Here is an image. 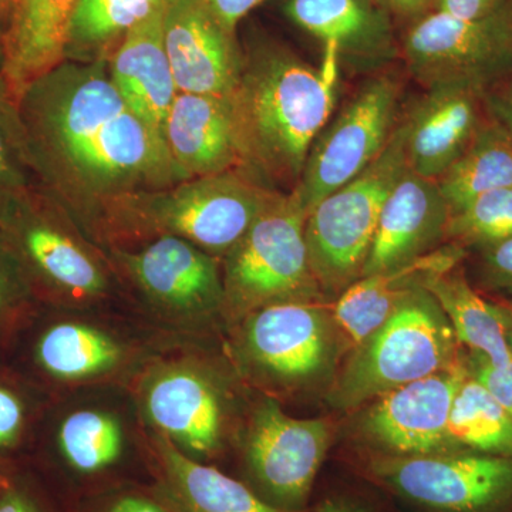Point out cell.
Segmentation results:
<instances>
[{
	"label": "cell",
	"instance_id": "cell-25",
	"mask_svg": "<svg viewBox=\"0 0 512 512\" xmlns=\"http://www.w3.org/2000/svg\"><path fill=\"white\" fill-rule=\"evenodd\" d=\"M424 288L439 302L458 342L470 355L484 357L494 366L510 365L512 356L500 313L490 298L468 282L463 269L456 266L431 276Z\"/></svg>",
	"mask_w": 512,
	"mask_h": 512
},
{
	"label": "cell",
	"instance_id": "cell-36",
	"mask_svg": "<svg viewBox=\"0 0 512 512\" xmlns=\"http://www.w3.org/2000/svg\"><path fill=\"white\" fill-rule=\"evenodd\" d=\"M467 365L470 375L476 377L512 417V362L507 366H494L484 357L468 353Z\"/></svg>",
	"mask_w": 512,
	"mask_h": 512
},
{
	"label": "cell",
	"instance_id": "cell-23",
	"mask_svg": "<svg viewBox=\"0 0 512 512\" xmlns=\"http://www.w3.org/2000/svg\"><path fill=\"white\" fill-rule=\"evenodd\" d=\"M286 15L306 32L335 43L339 57L380 63L396 52L387 10L376 0H288Z\"/></svg>",
	"mask_w": 512,
	"mask_h": 512
},
{
	"label": "cell",
	"instance_id": "cell-46",
	"mask_svg": "<svg viewBox=\"0 0 512 512\" xmlns=\"http://www.w3.org/2000/svg\"><path fill=\"white\" fill-rule=\"evenodd\" d=\"M9 476L5 473H0V493H2L3 488L8 484Z\"/></svg>",
	"mask_w": 512,
	"mask_h": 512
},
{
	"label": "cell",
	"instance_id": "cell-16",
	"mask_svg": "<svg viewBox=\"0 0 512 512\" xmlns=\"http://www.w3.org/2000/svg\"><path fill=\"white\" fill-rule=\"evenodd\" d=\"M450 208L436 180L409 167L394 185L377 224L363 276L399 268L446 241Z\"/></svg>",
	"mask_w": 512,
	"mask_h": 512
},
{
	"label": "cell",
	"instance_id": "cell-42",
	"mask_svg": "<svg viewBox=\"0 0 512 512\" xmlns=\"http://www.w3.org/2000/svg\"><path fill=\"white\" fill-rule=\"evenodd\" d=\"M387 12L400 16H414L423 12L433 0H376Z\"/></svg>",
	"mask_w": 512,
	"mask_h": 512
},
{
	"label": "cell",
	"instance_id": "cell-34",
	"mask_svg": "<svg viewBox=\"0 0 512 512\" xmlns=\"http://www.w3.org/2000/svg\"><path fill=\"white\" fill-rule=\"evenodd\" d=\"M35 301L25 276L0 241V348L16 335Z\"/></svg>",
	"mask_w": 512,
	"mask_h": 512
},
{
	"label": "cell",
	"instance_id": "cell-45",
	"mask_svg": "<svg viewBox=\"0 0 512 512\" xmlns=\"http://www.w3.org/2000/svg\"><path fill=\"white\" fill-rule=\"evenodd\" d=\"M16 2H18V0H0V25H2V36Z\"/></svg>",
	"mask_w": 512,
	"mask_h": 512
},
{
	"label": "cell",
	"instance_id": "cell-4",
	"mask_svg": "<svg viewBox=\"0 0 512 512\" xmlns=\"http://www.w3.org/2000/svg\"><path fill=\"white\" fill-rule=\"evenodd\" d=\"M463 357L446 313L423 286L352 350L330 389L329 402L338 409H357L403 384L457 365Z\"/></svg>",
	"mask_w": 512,
	"mask_h": 512
},
{
	"label": "cell",
	"instance_id": "cell-18",
	"mask_svg": "<svg viewBox=\"0 0 512 512\" xmlns=\"http://www.w3.org/2000/svg\"><path fill=\"white\" fill-rule=\"evenodd\" d=\"M466 258L467 249L448 242L409 264L357 279L332 306L342 349L357 348L410 293L423 288L431 276L456 268Z\"/></svg>",
	"mask_w": 512,
	"mask_h": 512
},
{
	"label": "cell",
	"instance_id": "cell-7",
	"mask_svg": "<svg viewBox=\"0 0 512 512\" xmlns=\"http://www.w3.org/2000/svg\"><path fill=\"white\" fill-rule=\"evenodd\" d=\"M72 218L37 184L0 211V241L35 299H86L106 291V274L76 237Z\"/></svg>",
	"mask_w": 512,
	"mask_h": 512
},
{
	"label": "cell",
	"instance_id": "cell-43",
	"mask_svg": "<svg viewBox=\"0 0 512 512\" xmlns=\"http://www.w3.org/2000/svg\"><path fill=\"white\" fill-rule=\"evenodd\" d=\"M109 512H165L150 501L141 498H123Z\"/></svg>",
	"mask_w": 512,
	"mask_h": 512
},
{
	"label": "cell",
	"instance_id": "cell-31",
	"mask_svg": "<svg viewBox=\"0 0 512 512\" xmlns=\"http://www.w3.org/2000/svg\"><path fill=\"white\" fill-rule=\"evenodd\" d=\"M512 238V188L478 195L451 212L446 241L478 249Z\"/></svg>",
	"mask_w": 512,
	"mask_h": 512
},
{
	"label": "cell",
	"instance_id": "cell-29",
	"mask_svg": "<svg viewBox=\"0 0 512 512\" xmlns=\"http://www.w3.org/2000/svg\"><path fill=\"white\" fill-rule=\"evenodd\" d=\"M448 437L458 451L512 456V417L470 370L451 404Z\"/></svg>",
	"mask_w": 512,
	"mask_h": 512
},
{
	"label": "cell",
	"instance_id": "cell-41",
	"mask_svg": "<svg viewBox=\"0 0 512 512\" xmlns=\"http://www.w3.org/2000/svg\"><path fill=\"white\" fill-rule=\"evenodd\" d=\"M312 512H375L367 505L349 497H330L323 500Z\"/></svg>",
	"mask_w": 512,
	"mask_h": 512
},
{
	"label": "cell",
	"instance_id": "cell-30",
	"mask_svg": "<svg viewBox=\"0 0 512 512\" xmlns=\"http://www.w3.org/2000/svg\"><path fill=\"white\" fill-rule=\"evenodd\" d=\"M55 441L70 467L80 473H97L119 460L123 431L110 414L80 410L60 421Z\"/></svg>",
	"mask_w": 512,
	"mask_h": 512
},
{
	"label": "cell",
	"instance_id": "cell-8",
	"mask_svg": "<svg viewBox=\"0 0 512 512\" xmlns=\"http://www.w3.org/2000/svg\"><path fill=\"white\" fill-rule=\"evenodd\" d=\"M365 473L417 512H512V456L373 454Z\"/></svg>",
	"mask_w": 512,
	"mask_h": 512
},
{
	"label": "cell",
	"instance_id": "cell-47",
	"mask_svg": "<svg viewBox=\"0 0 512 512\" xmlns=\"http://www.w3.org/2000/svg\"><path fill=\"white\" fill-rule=\"evenodd\" d=\"M0 66H2V25H0Z\"/></svg>",
	"mask_w": 512,
	"mask_h": 512
},
{
	"label": "cell",
	"instance_id": "cell-33",
	"mask_svg": "<svg viewBox=\"0 0 512 512\" xmlns=\"http://www.w3.org/2000/svg\"><path fill=\"white\" fill-rule=\"evenodd\" d=\"M35 417V404L28 390L12 375L0 369V473L28 443Z\"/></svg>",
	"mask_w": 512,
	"mask_h": 512
},
{
	"label": "cell",
	"instance_id": "cell-22",
	"mask_svg": "<svg viewBox=\"0 0 512 512\" xmlns=\"http://www.w3.org/2000/svg\"><path fill=\"white\" fill-rule=\"evenodd\" d=\"M146 410L164 437L191 453H212L220 444V399L212 384L194 370L173 367L154 377Z\"/></svg>",
	"mask_w": 512,
	"mask_h": 512
},
{
	"label": "cell",
	"instance_id": "cell-1",
	"mask_svg": "<svg viewBox=\"0 0 512 512\" xmlns=\"http://www.w3.org/2000/svg\"><path fill=\"white\" fill-rule=\"evenodd\" d=\"M18 104L36 184L72 217L99 220L123 195L184 181L164 137L117 92L109 60H64Z\"/></svg>",
	"mask_w": 512,
	"mask_h": 512
},
{
	"label": "cell",
	"instance_id": "cell-28",
	"mask_svg": "<svg viewBox=\"0 0 512 512\" xmlns=\"http://www.w3.org/2000/svg\"><path fill=\"white\" fill-rule=\"evenodd\" d=\"M167 0H79L67 40L66 60H109L121 40Z\"/></svg>",
	"mask_w": 512,
	"mask_h": 512
},
{
	"label": "cell",
	"instance_id": "cell-37",
	"mask_svg": "<svg viewBox=\"0 0 512 512\" xmlns=\"http://www.w3.org/2000/svg\"><path fill=\"white\" fill-rule=\"evenodd\" d=\"M484 103L490 119L512 138V69L485 92Z\"/></svg>",
	"mask_w": 512,
	"mask_h": 512
},
{
	"label": "cell",
	"instance_id": "cell-6",
	"mask_svg": "<svg viewBox=\"0 0 512 512\" xmlns=\"http://www.w3.org/2000/svg\"><path fill=\"white\" fill-rule=\"evenodd\" d=\"M308 211L298 195L279 192L225 255V301L248 313L281 302L323 301L306 247Z\"/></svg>",
	"mask_w": 512,
	"mask_h": 512
},
{
	"label": "cell",
	"instance_id": "cell-12",
	"mask_svg": "<svg viewBox=\"0 0 512 512\" xmlns=\"http://www.w3.org/2000/svg\"><path fill=\"white\" fill-rule=\"evenodd\" d=\"M329 444L325 420L295 419L275 400L259 404L245 443V464L256 494L276 510L302 511Z\"/></svg>",
	"mask_w": 512,
	"mask_h": 512
},
{
	"label": "cell",
	"instance_id": "cell-11",
	"mask_svg": "<svg viewBox=\"0 0 512 512\" xmlns=\"http://www.w3.org/2000/svg\"><path fill=\"white\" fill-rule=\"evenodd\" d=\"M252 366L284 387L326 382L343 352L332 308L315 302H281L249 312L242 333Z\"/></svg>",
	"mask_w": 512,
	"mask_h": 512
},
{
	"label": "cell",
	"instance_id": "cell-27",
	"mask_svg": "<svg viewBox=\"0 0 512 512\" xmlns=\"http://www.w3.org/2000/svg\"><path fill=\"white\" fill-rule=\"evenodd\" d=\"M157 447L168 480L191 512H282L247 485L185 456L167 437Z\"/></svg>",
	"mask_w": 512,
	"mask_h": 512
},
{
	"label": "cell",
	"instance_id": "cell-21",
	"mask_svg": "<svg viewBox=\"0 0 512 512\" xmlns=\"http://www.w3.org/2000/svg\"><path fill=\"white\" fill-rule=\"evenodd\" d=\"M163 136L184 180L241 170L227 99L178 93Z\"/></svg>",
	"mask_w": 512,
	"mask_h": 512
},
{
	"label": "cell",
	"instance_id": "cell-2",
	"mask_svg": "<svg viewBox=\"0 0 512 512\" xmlns=\"http://www.w3.org/2000/svg\"><path fill=\"white\" fill-rule=\"evenodd\" d=\"M325 47L319 70L284 47H258L227 97L241 170L268 187H296L335 107L339 52Z\"/></svg>",
	"mask_w": 512,
	"mask_h": 512
},
{
	"label": "cell",
	"instance_id": "cell-14",
	"mask_svg": "<svg viewBox=\"0 0 512 512\" xmlns=\"http://www.w3.org/2000/svg\"><path fill=\"white\" fill-rule=\"evenodd\" d=\"M164 40L178 93L227 99L237 86L244 55L202 0H167Z\"/></svg>",
	"mask_w": 512,
	"mask_h": 512
},
{
	"label": "cell",
	"instance_id": "cell-10",
	"mask_svg": "<svg viewBox=\"0 0 512 512\" xmlns=\"http://www.w3.org/2000/svg\"><path fill=\"white\" fill-rule=\"evenodd\" d=\"M399 97L400 84L394 77H375L320 131L292 190L308 214L383 153L396 130Z\"/></svg>",
	"mask_w": 512,
	"mask_h": 512
},
{
	"label": "cell",
	"instance_id": "cell-15",
	"mask_svg": "<svg viewBox=\"0 0 512 512\" xmlns=\"http://www.w3.org/2000/svg\"><path fill=\"white\" fill-rule=\"evenodd\" d=\"M400 123L407 167L437 180L470 146L488 119L484 93L461 84L426 89Z\"/></svg>",
	"mask_w": 512,
	"mask_h": 512
},
{
	"label": "cell",
	"instance_id": "cell-9",
	"mask_svg": "<svg viewBox=\"0 0 512 512\" xmlns=\"http://www.w3.org/2000/svg\"><path fill=\"white\" fill-rule=\"evenodd\" d=\"M409 72L426 89L461 84L484 93L512 69V5L478 19H460L434 10L403 40Z\"/></svg>",
	"mask_w": 512,
	"mask_h": 512
},
{
	"label": "cell",
	"instance_id": "cell-3",
	"mask_svg": "<svg viewBox=\"0 0 512 512\" xmlns=\"http://www.w3.org/2000/svg\"><path fill=\"white\" fill-rule=\"evenodd\" d=\"M279 192L245 171L231 170L123 195L99 220L123 232L173 235L207 254L225 256Z\"/></svg>",
	"mask_w": 512,
	"mask_h": 512
},
{
	"label": "cell",
	"instance_id": "cell-17",
	"mask_svg": "<svg viewBox=\"0 0 512 512\" xmlns=\"http://www.w3.org/2000/svg\"><path fill=\"white\" fill-rule=\"evenodd\" d=\"M137 285L165 308L202 313L225 301L214 256L187 239L163 235L136 254H120Z\"/></svg>",
	"mask_w": 512,
	"mask_h": 512
},
{
	"label": "cell",
	"instance_id": "cell-19",
	"mask_svg": "<svg viewBox=\"0 0 512 512\" xmlns=\"http://www.w3.org/2000/svg\"><path fill=\"white\" fill-rule=\"evenodd\" d=\"M165 3L134 26L109 59L111 82L117 92L161 136L168 111L178 94L165 49Z\"/></svg>",
	"mask_w": 512,
	"mask_h": 512
},
{
	"label": "cell",
	"instance_id": "cell-24",
	"mask_svg": "<svg viewBox=\"0 0 512 512\" xmlns=\"http://www.w3.org/2000/svg\"><path fill=\"white\" fill-rule=\"evenodd\" d=\"M29 369L53 382H76L109 372L120 362V346L106 333L76 322L39 326L26 342Z\"/></svg>",
	"mask_w": 512,
	"mask_h": 512
},
{
	"label": "cell",
	"instance_id": "cell-44",
	"mask_svg": "<svg viewBox=\"0 0 512 512\" xmlns=\"http://www.w3.org/2000/svg\"><path fill=\"white\" fill-rule=\"evenodd\" d=\"M490 299L493 301L498 313H500L505 336H507L508 348H510L512 356V299L497 298V296H491Z\"/></svg>",
	"mask_w": 512,
	"mask_h": 512
},
{
	"label": "cell",
	"instance_id": "cell-38",
	"mask_svg": "<svg viewBox=\"0 0 512 512\" xmlns=\"http://www.w3.org/2000/svg\"><path fill=\"white\" fill-rule=\"evenodd\" d=\"M261 2L264 0H202L222 28L234 36L238 23Z\"/></svg>",
	"mask_w": 512,
	"mask_h": 512
},
{
	"label": "cell",
	"instance_id": "cell-39",
	"mask_svg": "<svg viewBox=\"0 0 512 512\" xmlns=\"http://www.w3.org/2000/svg\"><path fill=\"white\" fill-rule=\"evenodd\" d=\"M8 476V484L0 493V512H45L28 485L10 473Z\"/></svg>",
	"mask_w": 512,
	"mask_h": 512
},
{
	"label": "cell",
	"instance_id": "cell-32",
	"mask_svg": "<svg viewBox=\"0 0 512 512\" xmlns=\"http://www.w3.org/2000/svg\"><path fill=\"white\" fill-rule=\"evenodd\" d=\"M35 184L19 104L0 73V211Z\"/></svg>",
	"mask_w": 512,
	"mask_h": 512
},
{
	"label": "cell",
	"instance_id": "cell-40",
	"mask_svg": "<svg viewBox=\"0 0 512 512\" xmlns=\"http://www.w3.org/2000/svg\"><path fill=\"white\" fill-rule=\"evenodd\" d=\"M437 9L460 19H478L497 8L501 0H436Z\"/></svg>",
	"mask_w": 512,
	"mask_h": 512
},
{
	"label": "cell",
	"instance_id": "cell-35",
	"mask_svg": "<svg viewBox=\"0 0 512 512\" xmlns=\"http://www.w3.org/2000/svg\"><path fill=\"white\" fill-rule=\"evenodd\" d=\"M474 251L481 288L497 298L512 299V238Z\"/></svg>",
	"mask_w": 512,
	"mask_h": 512
},
{
	"label": "cell",
	"instance_id": "cell-5",
	"mask_svg": "<svg viewBox=\"0 0 512 512\" xmlns=\"http://www.w3.org/2000/svg\"><path fill=\"white\" fill-rule=\"evenodd\" d=\"M406 168L403 130L397 123L383 153L309 211L306 247L323 295H340L362 278L380 214Z\"/></svg>",
	"mask_w": 512,
	"mask_h": 512
},
{
	"label": "cell",
	"instance_id": "cell-13",
	"mask_svg": "<svg viewBox=\"0 0 512 512\" xmlns=\"http://www.w3.org/2000/svg\"><path fill=\"white\" fill-rule=\"evenodd\" d=\"M467 375L464 355L457 365L376 397L357 420L360 437L382 456L456 453L448 437V419L458 386Z\"/></svg>",
	"mask_w": 512,
	"mask_h": 512
},
{
	"label": "cell",
	"instance_id": "cell-20",
	"mask_svg": "<svg viewBox=\"0 0 512 512\" xmlns=\"http://www.w3.org/2000/svg\"><path fill=\"white\" fill-rule=\"evenodd\" d=\"M79 0H18L2 36L0 73L20 96L66 60L70 22Z\"/></svg>",
	"mask_w": 512,
	"mask_h": 512
},
{
	"label": "cell",
	"instance_id": "cell-26",
	"mask_svg": "<svg viewBox=\"0 0 512 512\" xmlns=\"http://www.w3.org/2000/svg\"><path fill=\"white\" fill-rule=\"evenodd\" d=\"M436 183L450 214L478 195L512 188V138L488 116L467 150Z\"/></svg>",
	"mask_w": 512,
	"mask_h": 512
}]
</instances>
